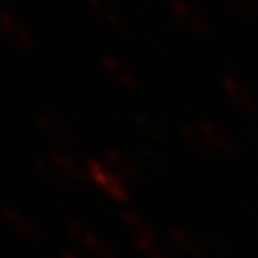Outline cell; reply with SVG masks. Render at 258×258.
I'll list each match as a JSON object with an SVG mask.
<instances>
[{
    "label": "cell",
    "mask_w": 258,
    "mask_h": 258,
    "mask_svg": "<svg viewBox=\"0 0 258 258\" xmlns=\"http://www.w3.org/2000/svg\"><path fill=\"white\" fill-rule=\"evenodd\" d=\"M179 135H181L183 143L189 149L198 151L202 155H208V157L228 155V153L234 151L232 137L224 131L220 124H216L212 120H206V118L181 124Z\"/></svg>",
    "instance_id": "cell-1"
},
{
    "label": "cell",
    "mask_w": 258,
    "mask_h": 258,
    "mask_svg": "<svg viewBox=\"0 0 258 258\" xmlns=\"http://www.w3.org/2000/svg\"><path fill=\"white\" fill-rule=\"evenodd\" d=\"M86 173H88V177L94 181V185H96L102 193H106L108 198H112V200L118 202V204L128 202V189H126L124 181H122L104 161L88 159V161H86Z\"/></svg>",
    "instance_id": "cell-2"
},
{
    "label": "cell",
    "mask_w": 258,
    "mask_h": 258,
    "mask_svg": "<svg viewBox=\"0 0 258 258\" xmlns=\"http://www.w3.org/2000/svg\"><path fill=\"white\" fill-rule=\"evenodd\" d=\"M68 234L76 242H80L96 258H118L114 246H110L100 234H96L94 230H90L88 226H84L80 220H70L68 222Z\"/></svg>",
    "instance_id": "cell-3"
},
{
    "label": "cell",
    "mask_w": 258,
    "mask_h": 258,
    "mask_svg": "<svg viewBox=\"0 0 258 258\" xmlns=\"http://www.w3.org/2000/svg\"><path fill=\"white\" fill-rule=\"evenodd\" d=\"M169 11L185 31L193 35H202V37L210 33V25L196 5L187 3V0H169Z\"/></svg>",
    "instance_id": "cell-4"
},
{
    "label": "cell",
    "mask_w": 258,
    "mask_h": 258,
    "mask_svg": "<svg viewBox=\"0 0 258 258\" xmlns=\"http://www.w3.org/2000/svg\"><path fill=\"white\" fill-rule=\"evenodd\" d=\"M0 31H3L5 39L15 45L21 51H33L35 49V37L33 33L27 29V25L15 17L13 13H9L7 9L0 11Z\"/></svg>",
    "instance_id": "cell-5"
},
{
    "label": "cell",
    "mask_w": 258,
    "mask_h": 258,
    "mask_svg": "<svg viewBox=\"0 0 258 258\" xmlns=\"http://www.w3.org/2000/svg\"><path fill=\"white\" fill-rule=\"evenodd\" d=\"M220 88L224 92V96L230 100V104H234L238 110L242 112H254L258 108V100L254 96V92L238 78L224 74L220 78Z\"/></svg>",
    "instance_id": "cell-6"
},
{
    "label": "cell",
    "mask_w": 258,
    "mask_h": 258,
    "mask_svg": "<svg viewBox=\"0 0 258 258\" xmlns=\"http://www.w3.org/2000/svg\"><path fill=\"white\" fill-rule=\"evenodd\" d=\"M133 236V244L135 248L145 256V258H169L163 242L159 240V236L155 234V230L145 222V218L135 226L128 230Z\"/></svg>",
    "instance_id": "cell-7"
},
{
    "label": "cell",
    "mask_w": 258,
    "mask_h": 258,
    "mask_svg": "<svg viewBox=\"0 0 258 258\" xmlns=\"http://www.w3.org/2000/svg\"><path fill=\"white\" fill-rule=\"evenodd\" d=\"M35 124H37V131L51 143V145H55L57 147V151L59 149H72V145H74V139H72V135L68 133V128L63 126V124H59L53 116H49V114H37L35 116Z\"/></svg>",
    "instance_id": "cell-8"
},
{
    "label": "cell",
    "mask_w": 258,
    "mask_h": 258,
    "mask_svg": "<svg viewBox=\"0 0 258 258\" xmlns=\"http://www.w3.org/2000/svg\"><path fill=\"white\" fill-rule=\"evenodd\" d=\"M124 183H139L141 181V169L139 165L128 157L124 155L122 151L118 149H106L104 153V159H102Z\"/></svg>",
    "instance_id": "cell-9"
},
{
    "label": "cell",
    "mask_w": 258,
    "mask_h": 258,
    "mask_svg": "<svg viewBox=\"0 0 258 258\" xmlns=\"http://www.w3.org/2000/svg\"><path fill=\"white\" fill-rule=\"evenodd\" d=\"M98 61H100V68L104 70V74H106L112 82H116L118 86L128 88V90L137 88V78H135L133 70L128 68L122 59H118V57L112 55V53H100V59H98Z\"/></svg>",
    "instance_id": "cell-10"
},
{
    "label": "cell",
    "mask_w": 258,
    "mask_h": 258,
    "mask_svg": "<svg viewBox=\"0 0 258 258\" xmlns=\"http://www.w3.org/2000/svg\"><path fill=\"white\" fill-rule=\"evenodd\" d=\"M169 240L179 252H183L189 258H208V246L196 234H191L183 228H171Z\"/></svg>",
    "instance_id": "cell-11"
},
{
    "label": "cell",
    "mask_w": 258,
    "mask_h": 258,
    "mask_svg": "<svg viewBox=\"0 0 258 258\" xmlns=\"http://www.w3.org/2000/svg\"><path fill=\"white\" fill-rule=\"evenodd\" d=\"M0 214H3L5 222L15 232H19L23 238H27V240H39V228H37V224L25 212H21L19 208H15L11 204H3V208H0Z\"/></svg>",
    "instance_id": "cell-12"
},
{
    "label": "cell",
    "mask_w": 258,
    "mask_h": 258,
    "mask_svg": "<svg viewBox=\"0 0 258 258\" xmlns=\"http://www.w3.org/2000/svg\"><path fill=\"white\" fill-rule=\"evenodd\" d=\"M47 157L55 163V167L63 173L70 183H84L86 181V169H82V165H78L66 151H49Z\"/></svg>",
    "instance_id": "cell-13"
},
{
    "label": "cell",
    "mask_w": 258,
    "mask_h": 258,
    "mask_svg": "<svg viewBox=\"0 0 258 258\" xmlns=\"http://www.w3.org/2000/svg\"><path fill=\"white\" fill-rule=\"evenodd\" d=\"M86 5L94 13V17L100 19L104 25H108V27L120 25V13L110 0H86Z\"/></svg>",
    "instance_id": "cell-14"
},
{
    "label": "cell",
    "mask_w": 258,
    "mask_h": 258,
    "mask_svg": "<svg viewBox=\"0 0 258 258\" xmlns=\"http://www.w3.org/2000/svg\"><path fill=\"white\" fill-rule=\"evenodd\" d=\"M35 169H37V173H39L47 183H51V185H55V187H59V189H63V187L70 185V181L63 177V173L55 167V163H53L47 155L35 161Z\"/></svg>",
    "instance_id": "cell-15"
},
{
    "label": "cell",
    "mask_w": 258,
    "mask_h": 258,
    "mask_svg": "<svg viewBox=\"0 0 258 258\" xmlns=\"http://www.w3.org/2000/svg\"><path fill=\"white\" fill-rule=\"evenodd\" d=\"M228 7L242 19L246 21H252L258 17V5H256V0H226Z\"/></svg>",
    "instance_id": "cell-16"
},
{
    "label": "cell",
    "mask_w": 258,
    "mask_h": 258,
    "mask_svg": "<svg viewBox=\"0 0 258 258\" xmlns=\"http://www.w3.org/2000/svg\"><path fill=\"white\" fill-rule=\"evenodd\" d=\"M59 258H84V256H82L80 252L72 250V248H63L61 254H59Z\"/></svg>",
    "instance_id": "cell-17"
}]
</instances>
